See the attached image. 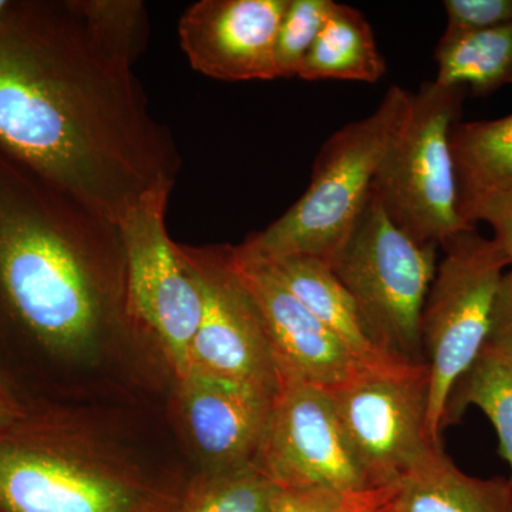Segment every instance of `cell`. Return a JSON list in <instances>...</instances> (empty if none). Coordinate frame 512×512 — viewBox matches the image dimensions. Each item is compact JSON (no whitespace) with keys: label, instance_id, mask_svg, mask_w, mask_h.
<instances>
[{"label":"cell","instance_id":"13","mask_svg":"<svg viewBox=\"0 0 512 512\" xmlns=\"http://www.w3.org/2000/svg\"><path fill=\"white\" fill-rule=\"evenodd\" d=\"M289 0H201L181 16L180 45L194 70L224 82L278 79L276 37Z\"/></svg>","mask_w":512,"mask_h":512},{"label":"cell","instance_id":"29","mask_svg":"<svg viewBox=\"0 0 512 512\" xmlns=\"http://www.w3.org/2000/svg\"><path fill=\"white\" fill-rule=\"evenodd\" d=\"M0 396L8 397V399L18 400L16 394L12 392V387H10L9 384L3 380L2 375H0Z\"/></svg>","mask_w":512,"mask_h":512},{"label":"cell","instance_id":"2","mask_svg":"<svg viewBox=\"0 0 512 512\" xmlns=\"http://www.w3.org/2000/svg\"><path fill=\"white\" fill-rule=\"evenodd\" d=\"M9 161L0 160V313L50 355L90 348L127 318L119 225Z\"/></svg>","mask_w":512,"mask_h":512},{"label":"cell","instance_id":"19","mask_svg":"<svg viewBox=\"0 0 512 512\" xmlns=\"http://www.w3.org/2000/svg\"><path fill=\"white\" fill-rule=\"evenodd\" d=\"M468 406L478 407L493 423L512 483V349L485 343L451 390L444 427L456 423Z\"/></svg>","mask_w":512,"mask_h":512},{"label":"cell","instance_id":"16","mask_svg":"<svg viewBox=\"0 0 512 512\" xmlns=\"http://www.w3.org/2000/svg\"><path fill=\"white\" fill-rule=\"evenodd\" d=\"M265 262L279 281L346 346L360 366L393 369L409 365L410 362L397 359L376 345L355 301L328 262L305 255L284 256Z\"/></svg>","mask_w":512,"mask_h":512},{"label":"cell","instance_id":"18","mask_svg":"<svg viewBox=\"0 0 512 512\" xmlns=\"http://www.w3.org/2000/svg\"><path fill=\"white\" fill-rule=\"evenodd\" d=\"M434 60V82L441 86H468L477 97L512 86V23L474 32L444 30Z\"/></svg>","mask_w":512,"mask_h":512},{"label":"cell","instance_id":"15","mask_svg":"<svg viewBox=\"0 0 512 512\" xmlns=\"http://www.w3.org/2000/svg\"><path fill=\"white\" fill-rule=\"evenodd\" d=\"M375 495L376 512H512L510 478L468 476L441 443Z\"/></svg>","mask_w":512,"mask_h":512},{"label":"cell","instance_id":"8","mask_svg":"<svg viewBox=\"0 0 512 512\" xmlns=\"http://www.w3.org/2000/svg\"><path fill=\"white\" fill-rule=\"evenodd\" d=\"M340 426L370 490L396 483L434 444L427 427L426 363L362 369L328 390Z\"/></svg>","mask_w":512,"mask_h":512},{"label":"cell","instance_id":"20","mask_svg":"<svg viewBox=\"0 0 512 512\" xmlns=\"http://www.w3.org/2000/svg\"><path fill=\"white\" fill-rule=\"evenodd\" d=\"M458 200L512 185V114L458 121L450 134Z\"/></svg>","mask_w":512,"mask_h":512},{"label":"cell","instance_id":"30","mask_svg":"<svg viewBox=\"0 0 512 512\" xmlns=\"http://www.w3.org/2000/svg\"><path fill=\"white\" fill-rule=\"evenodd\" d=\"M13 3L6 2V0H0V22L6 18L9 10L12 9Z\"/></svg>","mask_w":512,"mask_h":512},{"label":"cell","instance_id":"25","mask_svg":"<svg viewBox=\"0 0 512 512\" xmlns=\"http://www.w3.org/2000/svg\"><path fill=\"white\" fill-rule=\"evenodd\" d=\"M448 32H474L512 23V0H444Z\"/></svg>","mask_w":512,"mask_h":512},{"label":"cell","instance_id":"27","mask_svg":"<svg viewBox=\"0 0 512 512\" xmlns=\"http://www.w3.org/2000/svg\"><path fill=\"white\" fill-rule=\"evenodd\" d=\"M487 343L512 349V266L498 285Z\"/></svg>","mask_w":512,"mask_h":512},{"label":"cell","instance_id":"24","mask_svg":"<svg viewBox=\"0 0 512 512\" xmlns=\"http://www.w3.org/2000/svg\"><path fill=\"white\" fill-rule=\"evenodd\" d=\"M458 214L470 227H476L478 221L491 225L493 241L512 266V185L461 198Z\"/></svg>","mask_w":512,"mask_h":512},{"label":"cell","instance_id":"26","mask_svg":"<svg viewBox=\"0 0 512 512\" xmlns=\"http://www.w3.org/2000/svg\"><path fill=\"white\" fill-rule=\"evenodd\" d=\"M275 512H376L375 493L346 498L323 491L282 490Z\"/></svg>","mask_w":512,"mask_h":512},{"label":"cell","instance_id":"10","mask_svg":"<svg viewBox=\"0 0 512 512\" xmlns=\"http://www.w3.org/2000/svg\"><path fill=\"white\" fill-rule=\"evenodd\" d=\"M256 464L282 490L346 498L372 493L357 466L328 390L282 376Z\"/></svg>","mask_w":512,"mask_h":512},{"label":"cell","instance_id":"1","mask_svg":"<svg viewBox=\"0 0 512 512\" xmlns=\"http://www.w3.org/2000/svg\"><path fill=\"white\" fill-rule=\"evenodd\" d=\"M0 151L117 225L148 192L173 190L181 168L133 66L72 0L12 5L0 22Z\"/></svg>","mask_w":512,"mask_h":512},{"label":"cell","instance_id":"6","mask_svg":"<svg viewBox=\"0 0 512 512\" xmlns=\"http://www.w3.org/2000/svg\"><path fill=\"white\" fill-rule=\"evenodd\" d=\"M444 258L421 312L420 336L430 372L427 427L440 441L451 390L476 360L490 335L491 316L504 268L510 266L493 239L476 228L441 242Z\"/></svg>","mask_w":512,"mask_h":512},{"label":"cell","instance_id":"11","mask_svg":"<svg viewBox=\"0 0 512 512\" xmlns=\"http://www.w3.org/2000/svg\"><path fill=\"white\" fill-rule=\"evenodd\" d=\"M180 248L202 295L200 325L190 348V373L278 393L281 369L258 308L232 268L229 247Z\"/></svg>","mask_w":512,"mask_h":512},{"label":"cell","instance_id":"14","mask_svg":"<svg viewBox=\"0 0 512 512\" xmlns=\"http://www.w3.org/2000/svg\"><path fill=\"white\" fill-rule=\"evenodd\" d=\"M180 386L185 423L207 473L255 463L276 394L198 372H191Z\"/></svg>","mask_w":512,"mask_h":512},{"label":"cell","instance_id":"23","mask_svg":"<svg viewBox=\"0 0 512 512\" xmlns=\"http://www.w3.org/2000/svg\"><path fill=\"white\" fill-rule=\"evenodd\" d=\"M333 0H289L278 37L275 64L279 77H298L311 53Z\"/></svg>","mask_w":512,"mask_h":512},{"label":"cell","instance_id":"7","mask_svg":"<svg viewBox=\"0 0 512 512\" xmlns=\"http://www.w3.org/2000/svg\"><path fill=\"white\" fill-rule=\"evenodd\" d=\"M170 188L148 192L120 221L126 261V315L163 348L178 382L190 373V348L202 315L194 271L165 227Z\"/></svg>","mask_w":512,"mask_h":512},{"label":"cell","instance_id":"22","mask_svg":"<svg viewBox=\"0 0 512 512\" xmlns=\"http://www.w3.org/2000/svg\"><path fill=\"white\" fill-rule=\"evenodd\" d=\"M84 25L107 52L134 66L148 42L147 9L140 0H72Z\"/></svg>","mask_w":512,"mask_h":512},{"label":"cell","instance_id":"5","mask_svg":"<svg viewBox=\"0 0 512 512\" xmlns=\"http://www.w3.org/2000/svg\"><path fill=\"white\" fill-rule=\"evenodd\" d=\"M466 89L423 83L377 171L373 192L394 225L420 244L439 245L471 229L458 214L450 134Z\"/></svg>","mask_w":512,"mask_h":512},{"label":"cell","instance_id":"28","mask_svg":"<svg viewBox=\"0 0 512 512\" xmlns=\"http://www.w3.org/2000/svg\"><path fill=\"white\" fill-rule=\"evenodd\" d=\"M26 412H28V407L20 403L19 400L0 396V427L15 423L20 417L25 416Z\"/></svg>","mask_w":512,"mask_h":512},{"label":"cell","instance_id":"21","mask_svg":"<svg viewBox=\"0 0 512 512\" xmlns=\"http://www.w3.org/2000/svg\"><path fill=\"white\" fill-rule=\"evenodd\" d=\"M281 493L256 463L210 471L194 485L184 512H275Z\"/></svg>","mask_w":512,"mask_h":512},{"label":"cell","instance_id":"17","mask_svg":"<svg viewBox=\"0 0 512 512\" xmlns=\"http://www.w3.org/2000/svg\"><path fill=\"white\" fill-rule=\"evenodd\" d=\"M384 73L386 62L365 16L352 6L333 2L298 77L308 82L376 83Z\"/></svg>","mask_w":512,"mask_h":512},{"label":"cell","instance_id":"4","mask_svg":"<svg viewBox=\"0 0 512 512\" xmlns=\"http://www.w3.org/2000/svg\"><path fill=\"white\" fill-rule=\"evenodd\" d=\"M437 248L394 225L372 190L355 229L329 264L376 345L404 362L426 363L420 322L437 271Z\"/></svg>","mask_w":512,"mask_h":512},{"label":"cell","instance_id":"9","mask_svg":"<svg viewBox=\"0 0 512 512\" xmlns=\"http://www.w3.org/2000/svg\"><path fill=\"white\" fill-rule=\"evenodd\" d=\"M53 424L26 412L0 427V512H134L133 487L76 460Z\"/></svg>","mask_w":512,"mask_h":512},{"label":"cell","instance_id":"3","mask_svg":"<svg viewBox=\"0 0 512 512\" xmlns=\"http://www.w3.org/2000/svg\"><path fill=\"white\" fill-rule=\"evenodd\" d=\"M413 93L392 86L369 116L350 121L326 140L311 183L288 211L239 245L255 258L313 256L332 262L365 210L387 150L409 113Z\"/></svg>","mask_w":512,"mask_h":512},{"label":"cell","instance_id":"12","mask_svg":"<svg viewBox=\"0 0 512 512\" xmlns=\"http://www.w3.org/2000/svg\"><path fill=\"white\" fill-rule=\"evenodd\" d=\"M229 258L258 308L281 376L332 390L365 369L265 261L242 251L239 245L229 247Z\"/></svg>","mask_w":512,"mask_h":512}]
</instances>
